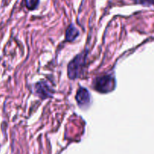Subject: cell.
<instances>
[{
    "instance_id": "obj_1",
    "label": "cell",
    "mask_w": 154,
    "mask_h": 154,
    "mask_svg": "<svg viewBox=\"0 0 154 154\" xmlns=\"http://www.w3.org/2000/svg\"><path fill=\"white\" fill-rule=\"evenodd\" d=\"M85 61V54H81L75 57L68 65V76L70 79H75L78 78L80 72H82L83 66Z\"/></svg>"
},
{
    "instance_id": "obj_2",
    "label": "cell",
    "mask_w": 154,
    "mask_h": 154,
    "mask_svg": "<svg viewBox=\"0 0 154 154\" xmlns=\"http://www.w3.org/2000/svg\"><path fill=\"white\" fill-rule=\"evenodd\" d=\"M115 87H116V81L111 75H107L98 78L95 84V90L103 93H110L114 90Z\"/></svg>"
},
{
    "instance_id": "obj_3",
    "label": "cell",
    "mask_w": 154,
    "mask_h": 154,
    "mask_svg": "<svg viewBox=\"0 0 154 154\" xmlns=\"http://www.w3.org/2000/svg\"><path fill=\"white\" fill-rule=\"evenodd\" d=\"M35 87H36V93H37L39 97L42 98V99L50 97L53 93L52 90L45 82H39L36 84Z\"/></svg>"
},
{
    "instance_id": "obj_4",
    "label": "cell",
    "mask_w": 154,
    "mask_h": 154,
    "mask_svg": "<svg viewBox=\"0 0 154 154\" xmlns=\"http://www.w3.org/2000/svg\"><path fill=\"white\" fill-rule=\"evenodd\" d=\"M75 98L79 105L82 107L88 106L91 100L90 93L85 88H80L77 92Z\"/></svg>"
},
{
    "instance_id": "obj_5",
    "label": "cell",
    "mask_w": 154,
    "mask_h": 154,
    "mask_svg": "<svg viewBox=\"0 0 154 154\" xmlns=\"http://www.w3.org/2000/svg\"><path fill=\"white\" fill-rule=\"evenodd\" d=\"M78 35L79 31L73 25L71 24V25L68 27L67 30H66V39L67 41H73L76 38V37Z\"/></svg>"
},
{
    "instance_id": "obj_6",
    "label": "cell",
    "mask_w": 154,
    "mask_h": 154,
    "mask_svg": "<svg viewBox=\"0 0 154 154\" xmlns=\"http://www.w3.org/2000/svg\"><path fill=\"white\" fill-rule=\"evenodd\" d=\"M27 8L30 10H33L36 8L39 3V0H24Z\"/></svg>"
},
{
    "instance_id": "obj_7",
    "label": "cell",
    "mask_w": 154,
    "mask_h": 154,
    "mask_svg": "<svg viewBox=\"0 0 154 154\" xmlns=\"http://www.w3.org/2000/svg\"><path fill=\"white\" fill-rule=\"evenodd\" d=\"M136 4L142 5L144 6L154 5V0H131Z\"/></svg>"
}]
</instances>
